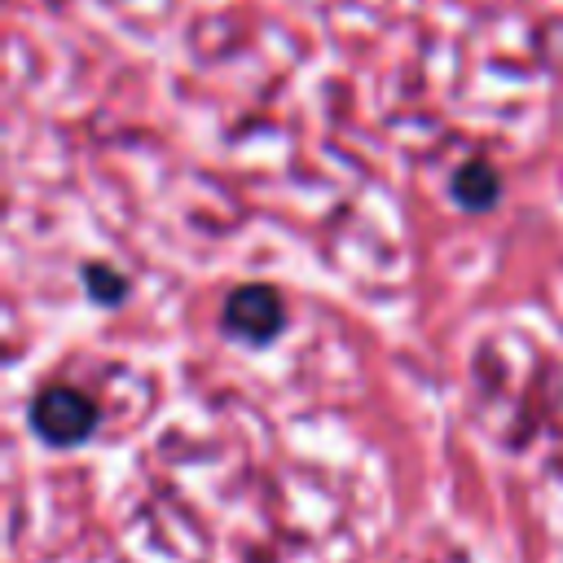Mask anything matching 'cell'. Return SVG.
<instances>
[{
  "label": "cell",
  "instance_id": "7a4b0ae2",
  "mask_svg": "<svg viewBox=\"0 0 563 563\" xmlns=\"http://www.w3.org/2000/svg\"><path fill=\"white\" fill-rule=\"evenodd\" d=\"M286 325V308H282V295L264 282H246V286H233L229 299H224V330L246 339V343H273Z\"/></svg>",
  "mask_w": 563,
  "mask_h": 563
},
{
  "label": "cell",
  "instance_id": "6da1fadb",
  "mask_svg": "<svg viewBox=\"0 0 563 563\" xmlns=\"http://www.w3.org/2000/svg\"><path fill=\"white\" fill-rule=\"evenodd\" d=\"M31 431L53 449L84 444L97 431V405L75 387H44L31 400Z\"/></svg>",
  "mask_w": 563,
  "mask_h": 563
},
{
  "label": "cell",
  "instance_id": "277c9868",
  "mask_svg": "<svg viewBox=\"0 0 563 563\" xmlns=\"http://www.w3.org/2000/svg\"><path fill=\"white\" fill-rule=\"evenodd\" d=\"M84 286H88V295H92L97 303H119V299L128 295V277L114 273L110 264H88V268H84Z\"/></svg>",
  "mask_w": 563,
  "mask_h": 563
},
{
  "label": "cell",
  "instance_id": "3957f363",
  "mask_svg": "<svg viewBox=\"0 0 563 563\" xmlns=\"http://www.w3.org/2000/svg\"><path fill=\"white\" fill-rule=\"evenodd\" d=\"M449 189H453V202H457L462 211H488V207H497V198H501V176L493 172V163L471 158V163H462V167L453 172Z\"/></svg>",
  "mask_w": 563,
  "mask_h": 563
}]
</instances>
